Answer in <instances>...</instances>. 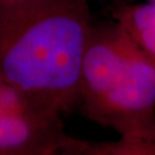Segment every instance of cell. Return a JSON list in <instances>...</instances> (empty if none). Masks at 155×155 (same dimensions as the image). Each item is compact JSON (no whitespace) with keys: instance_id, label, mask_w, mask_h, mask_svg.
I'll use <instances>...</instances> for the list:
<instances>
[{"instance_id":"cell-6","label":"cell","mask_w":155,"mask_h":155,"mask_svg":"<svg viewBox=\"0 0 155 155\" xmlns=\"http://www.w3.org/2000/svg\"><path fill=\"white\" fill-rule=\"evenodd\" d=\"M1 99H2V93H1V90H0V101H1Z\"/></svg>"},{"instance_id":"cell-2","label":"cell","mask_w":155,"mask_h":155,"mask_svg":"<svg viewBox=\"0 0 155 155\" xmlns=\"http://www.w3.org/2000/svg\"><path fill=\"white\" fill-rule=\"evenodd\" d=\"M90 37L82 7L43 13L1 45L0 74L24 92H71L82 83Z\"/></svg>"},{"instance_id":"cell-1","label":"cell","mask_w":155,"mask_h":155,"mask_svg":"<svg viewBox=\"0 0 155 155\" xmlns=\"http://www.w3.org/2000/svg\"><path fill=\"white\" fill-rule=\"evenodd\" d=\"M82 86L93 114L155 153V63L118 25L91 32Z\"/></svg>"},{"instance_id":"cell-4","label":"cell","mask_w":155,"mask_h":155,"mask_svg":"<svg viewBox=\"0 0 155 155\" xmlns=\"http://www.w3.org/2000/svg\"><path fill=\"white\" fill-rule=\"evenodd\" d=\"M30 134L28 123L16 115H0V150L23 144Z\"/></svg>"},{"instance_id":"cell-5","label":"cell","mask_w":155,"mask_h":155,"mask_svg":"<svg viewBox=\"0 0 155 155\" xmlns=\"http://www.w3.org/2000/svg\"><path fill=\"white\" fill-rule=\"evenodd\" d=\"M138 1H141V2H155V0H138Z\"/></svg>"},{"instance_id":"cell-3","label":"cell","mask_w":155,"mask_h":155,"mask_svg":"<svg viewBox=\"0 0 155 155\" xmlns=\"http://www.w3.org/2000/svg\"><path fill=\"white\" fill-rule=\"evenodd\" d=\"M118 27L155 63V2L127 6L116 13Z\"/></svg>"}]
</instances>
